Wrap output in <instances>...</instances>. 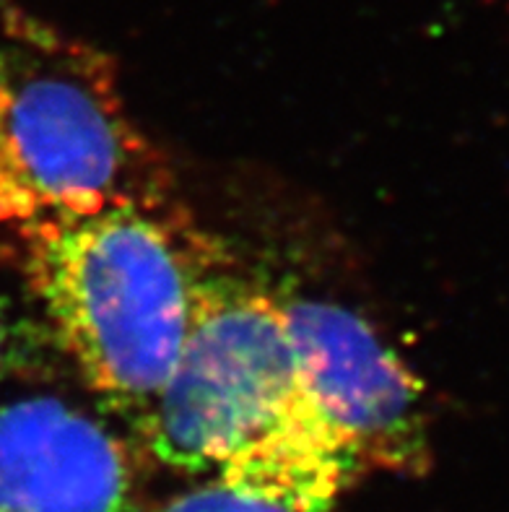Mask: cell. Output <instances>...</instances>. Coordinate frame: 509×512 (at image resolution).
<instances>
[{
	"label": "cell",
	"mask_w": 509,
	"mask_h": 512,
	"mask_svg": "<svg viewBox=\"0 0 509 512\" xmlns=\"http://www.w3.org/2000/svg\"><path fill=\"white\" fill-rule=\"evenodd\" d=\"M123 437L58 396L0 403V512H133Z\"/></svg>",
	"instance_id": "cell-5"
},
{
	"label": "cell",
	"mask_w": 509,
	"mask_h": 512,
	"mask_svg": "<svg viewBox=\"0 0 509 512\" xmlns=\"http://www.w3.org/2000/svg\"><path fill=\"white\" fill-rule=\"evenodd\" d=\"M302 380L359 471L424 474L432 461L421 377L359 312L281 297Z\"/></svg>",
	"instance_id": "cell-4"
},
{
	"label": "cell",
	"mask_w": 509,
	"mask_h": 512,
	"mask_svg": "<svg viewBox=\"0 0 509 512\" xmlns=\"http://www.w3.org/2000/svg\"><path fill=\"white\" fill-rule=\"evenodd\" d=\"M55 344L21 286L0 268V383L37 380L55 364Z\"/></svg>",
	"instance_id": "cell-6"
},
{
	"label": "cell",
	"mask_w": 509,
	"mask_h": 512,
	"mask_svg": "<svg viewBox=\"0 0 509 512\" xmlns=\"http://www.w3.org/2000/svg\"><path fill=\"white\" fill-rule=\"evenodd\" d=\"M154 512H291L276 502L245 492V489L229 487L224 481L213 479L211 484L193 489V492L177 494Z\"/></svg>",
	"instance_id": "cell-7"
},
{
	"label": "cell",
	"mask_w": 509,
	"mask_h": 512,
	"mask_svg": "<svg viewBox=\"0 0 509 512\" xmlns=\"http://www.w3.org/2000/svg\"><path fill=\"white\" fill-rule=\"evenodd\" d=\"M52 203L180 206L115 60L0 0V214Z\"/></svg>",
	"instance_id": "cell-3"
},
{
	"label": "cell",
	"mask_w": 509,
	"mask_h": 512,
	"mask_svg": "<svg viewBox=\"0 0 509 512\" xmlns=\"http://www.w3.org/2000/svg\"><path fill=\"white\" fill-rule=\"evenodd\" d=\"M182 474H216L291 512H330L361 474L302 380L281 297L213 258L167 385L138 427Z\"/></svg>",
	"instance_id": "cell-2"
},
{
	"label": "cell",
	"mask_w": 509,
	"mask_h": 512,
	"mask_svg": "<svg viewBox=\"0 0 509 512\" xmlns=\"http://www.w3.org/2000/svg\"><path fill=\"white\" fill-rule=\"evenodd\" d=\"M219 253L182 206L0 214V268L81 383L136 429L180 359L198 284Z\"/></svg>",
	"instance_id": "cell-1"
}]
</instances>
